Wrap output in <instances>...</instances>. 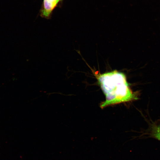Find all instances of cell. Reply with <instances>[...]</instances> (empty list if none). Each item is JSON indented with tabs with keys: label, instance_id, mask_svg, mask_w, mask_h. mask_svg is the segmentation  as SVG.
<instances>
[{
	"label": "cell",
	"instance_id": "5",
	"mask_svg": "<svg viewBox=\"0 0 160 160\" xmlns=\"http://www.w3.org/2000/svg\"></svg>",
	"mask_w": 160,
	"mask_h": 160
},
{
	"label": "cell",
	"instance_id": "1",
	"mask_svg": "<svg viewBox=\"0 0 160 160\" xmlns=\"http://www.w3.org/2000/svg\"><path fill=\"white\" fill-rule=\"evenodd\" d=\"M97 78L105 97L100 105L101 108L137 99V95L130 89L123 73L114 70L100 74Z\"/></svg>",
	"mask_w": 160,
	"mask_h": 160
},
{
	"label": "cell",
	"instance_id": "3",
	"mask_svg": "<svg viewBox=\"0 0 160 160\" xmlns=\"http://www.w3.org/2000/svg\"><path fill=\"white\" fill-rule=\"evenodd\" d=\"M151 136L160 141V131L157 128L156 125H153L152 127Z\"/></svg>",
	"mask_w": 160,
	"mask_h": 160
},
{
	"label": "cell",
	"instance_id": "2",
	"mask_svg": "<svg viewBox=\"0 0 160 160\" xmlns=\"http://www.w3.org/2000/svg\"><path fill=\"white\" fill-rule=\"evenodd\" d=\"M60 0H44V6L41 11L42 15L44 17H48Z\"/></svg>",
	"mask_w": 160,
	"mask_h": 160
},
{
	"label": "cell",
	"instance_id": "4",
	"mask_svg": "<svg viewBox=\"0 0 160 160\" xmlns=\"http://www.w3.org/2000/svg\"><path fill=\"white\" fill-rule=\"evenodd\" d=\"M156 126L158 129L160 131V126Z\"/></svg>",
	"mask_w": 160,
	"mask_h": 160
}]
</instances>
